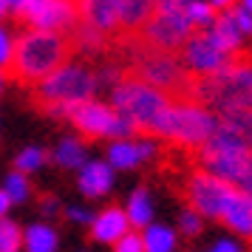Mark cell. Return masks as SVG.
<instances>
[{"instance_id":"cell-1","label":"cell","mask_w":252,"mask_h":252,"mask_svg":"<svg viewBox=\"0 0 252 252\" xmlns=\"http://www.w3.org/2000/svg\"><path fill=\"white\" fill-rule=\"evenodd\" d=\"M74 57V43L71 34L57 32H23L12 48V60L3 68V77L23 88H37L46 82L51 74L71 65Z\"/></svg>"},{"instance_id":"cell-2","label":"cell","mask_w":252,"mask_h":252,"mask_svg":"<svg viewBox=\"0 0 252 252\" xmlns=\"http://www.w3.org/2000/svg\"><path fill=\"white\" fill-rule=\"evenodd\" d=\"M94 94H96V77L85 65L71 63L57 74H51L46 82H40L37 88H32V105L40 114L68 119L77 105L91 102Z\"/></svg>"},{"instance_id":"cell-3","label":"cell","mask_w":252,"mask_h":252,"mask_svg":"<svg viewBox=\"0 0 252 252\" xmlns=\"http://www.w3.org/2000/svg\"><path fill=\"white\" fill-rule=\"evenodd\" d=\"M170 105L173 99L167 94L156 91V88H150V85L133 80V77H125L111 91V108L119 116H125L127 122H133L136 133H148V136H153L161 114Z\"/></svg>"},{"instance_id":"cell-4","label":"cell","mask_w":252,"mask_h":252,"mask_svg":"<svg viewBox=\"0 0 252 252\" xmlns=\"http://www.w3.org/2000/svg\"><path fill=\"white\" fill-rule=\"evenodd\" d=\"M218 127V116L193 102H173L161 114L153 136L176 142L182 148H204Z\"/></svg>"},{"instance_id":"cell-5","label":"cell","mask_w":252,"mask_h":252,"mask_svg":"<svg viewBox=\"0 0 252 252\" xmlns=\"http://www.w3.org/2000/svg\"><path fill=\"white\" fill-rule=\"evenodd\" d=\"M193 34H195V29L187 20L182 3H153V14H150L148 23L139 29L136 37L145 46L156 48V51L173 54Z\"/></svg>"},{"instance_id":"cell-6","label":"cell","mask_w":252,"mask_h":252,"mask_svg":"<svg viewBox=\"0 0 252 252\" xmlns=\"http://www.w3.org/2000/svg\"><path fill=\"white\" fill-rule=\"evenodd\" d=\"M201 167L221 182L241 187L252 176V150L235 145L227 133H221L216 127L213 139L201 148Z\"/></svg>"},{"instance_id":"cell-7","label":"cell","mask_w":252,"mask_h":252,"mask_svg":"<svg viewBox=\"0 0 252 252\" xmlns=\"http://www.w3.org/2000/svg\"><path fill=\"white\" fill-rule=\"evenodd\" d=\"M12 14L20 23L29 26V32H57L71 34L77 26V3L63 0H23L12 3Z\"/></svg>"},{"instance_id":"cell-8","label":"cell","mask_w":252,"mask_h":252,"mask_svg":"<svg viewBox=\"0 0 252 252\" xmlns=\"http://www.w3.org/2000/svg\"><path fill=\"white\" fill-rule=\"evenodd\" d=\"M71 125L80 130L85 139H102V136H111L114 142L119 139H130L136 133L133 122H127L125 116H119L111 108V105H102V102H82L71 111Z\"/></svg>"},{"instance_id":"cell-9","label":"cell","mask_w":252,"mask_h":252,"mask_svg":"<svg viewBox=\"0 0 252 252\" xmlns=\"http://www.w3.org/2000/svg\"><path fill=\"white\" fill-rule=\"evenodd\" d=\"M238 187L221 182L210 173L198 170L190 176V184H187V201H190V210H195L201 218H221L224 216V207H227L229 195L235 193Z\"/></svg>"},{"instance_id":"cell-10","label":"cell","mask_w":252,"mask_h":252,"mask_svg":"<svg viewBox=\"0 0 252 252\" xmlns=\"http://www.w3.org/2000/svg\"><path fill=\"white\" fill-rule=\"evenodd\" d=\"M229 63H232L229 54H224V51L213 43V37L207 34V32H195V34L182 46V65L190 77H195V80L216 77L218 71H224Z\"/></svg>"},{"instance_id":"cell-11","label":"cell","mask_w":252,"mask_h":252,"mask_svg":"<svg viewBox=\"0 0 252 252\" xmlns=\"http://www.w3.org/2000/svg\"><path fill=\"white\" fill-rule=\"evenodd\" d=\"M77 17L82 23L96 29L99 34H116L119 32V6L116 0H91V3H77Z\"/></svg>"},{"instance_id":"cell-12","label":"cell","mask_w":252,"mask_h":252,"mask_svg":"<svg viewBox=\"0 0 252 252\" xmlns=\"http://www.w3.org/2000/svg\"><path fill=\"white\" fill-rule=\"evenodd\" d=\"M130 232V221L122 207H108L91 221V238L102 241V244H116Z\"/></svg>"},{"instance_id":"cell-13","label":"cell","mask_w":252,"mask_h":252,"mask_svg":"<svg viewBox=\"0 0 252 252\" xmlns=\"http://www.w3.org/2000/svg\"><path fill=\"white\" fill-rule=\"evenodd\" d=\"M156 153V145L150 139H142V142H133V139H119L108 148V164L111 167H119V170H130L136 167L139 161L150 159Z\"/></svg>"},{"instance_id":"cell-14","label":"cell","mask_w":252,"mask_h":252,"mask_svg":"<svg viewBox=\"0 0 252 252\" xmlns=\"http://www.w3.org/2000/svg\"><path fill=\"white\" fill-rule=\"evenodd\" d=\"M221 221H224L232 232L252 238V195H247L244 190H235V193L229 195L227 207H224Z\"/></svg>"},{"instance_id":"cell-15","label":"cell","mask_w":252,"mask_h":252,"mask_svg":"<svg viewBox=\"0 0 252 252\" xmlns=\"http://www.w3.org/2000/svg\"><path fill=\"white\" fill-rule=\"evenodd\" d=\"M114 187V167L105 161H91L80 170V190L88 198H99Z\"/></svg>"},{"instance_id":"cell-16","label":"cell","mask_w":252,"mask_h":252,"mask_svg":"<svg viewBox=\"0 0 252 252\" xmlns=\"http://www.w3.org/2000/svg\"><path fill=\"white\" fill-rule=\"evenodd\" d=\"M207 34L213 37V43H216L224 54H232V51L241 46V40H244V34H241V29L235 26V17H232L229 9L216 14V20L207 29Z\"/></svg>"},{"instance_id":"cell-17","label":"cell","mask_w":252,"mask_h":252,"mask_svg":"<svg viewBox=\"0 0 252 252\" xmlns=\"http://www.w3.org/2000/svg\"><path fill=\"white\" fill-rule=\"evenodd\" d=\"M119 6V32H125V37L139 34V29L150 20L153 14V3H145V0H116Z\"/></svg>"},{"instance_id":"cell-18","label":"cell","mask_w":252,"mask_h":252,"mask_svg":"<svg viewBox=\"0 0 252 252\" xmlns=\"http://www.w3.org/2000/svg\"><path fill=\"white\" fill-rule=\"evenodd\" d=\"M218 130L227 133L235 145L252 150V111H238L218 119Z\"/></svg>"},{"instance_id":"cell-19","label":"cell","mask_w":252,"mask_h":252,"mask_svg":"<svg viewBox=\"0 0 252 252\" xmlns=\"http://www.w3.org/2000/svg\"><path fill=\"white\" fill-rule=\"evenodd\" d=\"M125 213H127L130 227L148 229L150 224H153V201H150V195H148V190H145V187H139V190H133V193H130Z\"/></svg>"},{"instance_id":"cell-20","label":"cell","mask_w":252,"mask_h":252,"mask_svg":"<svg viewBox=\"0 0 252 252\" xmlns=\"http://www.w3.org/2000/svg\"><path fill=\"white\" fill-rule=\"evenodd\" d=\"M26 252H57V232L46 224H32L23 232Z\"/></svg>"},{"instance_id":"cell-21","label":"cell","mask_w":252,"mask_h":252,"mask_svg":"<svg viewBox=\"0 0 252 252\" xmlns=\"http://www.w3.org/2000/svg\"><path fill=\"white\" fill-rule=\"evenodd\" d=\"M142 244H145V252H173L176 250V232L170 227H161V224H150L142 232Z\"/></svg>"},{"instance_id":"cell-22","label":"cell","mask_w":252,"mask_h":252,"mask_svg":"<svg viewBox=\"0 0 252 252\" xmlns=\"http://www.w3.org/2000/svg\"><path fill=\"white\" fill-rule=\"evenodd\" d=\"M51 159L60 167H85V145L77 139H63L57 145V150L51 153Z\"/></svg>"},{"instance_id":"cell-23","label":"cell","mask_w":252,"mask_h":252,"mask_svg":"<svg viewBox=\"0 0 252 252\" xmlns=\"http://www.w3.org/2000/svg\"><path fill=\"white\" fill-rule=\"evenodd\" d=\"M23 247V229L12 218H0V252H20Z\"/></svg>"},{"instance_id":"cell-24","label":"cell","mask_w":252,"mask_h":252,"mask_svg":"<svg viewBox=\"0 0 252 252\" xmlns=\"http://www.w3.org/2000/svg\"><path fill=\"white\" fill-rule=\"evenodd\" d=\"M184 14H187V20H190V26L193 29H198V26H213V20H216V9H213V3H182Z\"/></svg>"},{"instance_id":"cell-25","label":"cell","mask_w":252,"mask_h":252,"mask_svg":"<svg viewBox=\"0 0 252 252\" xmlns=\"http://www.w3.org/2000/svg\"><path fill=\"white\" fill-rule=\"evenodd\" d=\"M48 159V153L46 150H40V148H26L20 156H17V161H14V167H17V173H29V170H37L43 161Z\"/></svg>"},{"instance_id":"cell-26","label":"cell","mask_w":252,"mask_h":252,"mask_svg":"<svg viewBox=\"0 0 252 252\" xmlns=\"http://www.w3.org/2000/svg\"><path fill=\"white\" fill-rule=\"evenodd\" d=\"M6 195H9V201H26L29 198V182H26L23 173L12 170L6 176Z\"/></svg>"},{"instance_id":"cell-27","label":"cell","mask_w":252,"mask_h":252,"mask_svg":"<svg viewBox=\"0 0 252 252\" xmlns=\"http://www.w3.org/2000/svg\"><path fill=\"white\" fill-rule=\"evenodd\" d=\"M179 229H182L184 235H198L201 232V216L187 207L182 216H179Z\"/></svg>"},{"instance_id":"cell-28","label":"cell","mask_w":252,"mask_h":252,"mask_svg":"<svg viewBox=\"0 0 252 252\" xmlns=\"http://www.w3.org/2000/svg\"><path fill=\"white\" fill-rule=\"evenodd\" d=\"M114 252H145L142 235H136V232H127L122 241H116V244H114Z\"/></svg>"},{"instance_id":"cell-29","label":"cell","mask_w":252,"mask_h":252,"mask_svg":"<svg viewBox=\"0 0 252 252\" xmlns=\"http://www.w3.org/2000/svg\"><path fill=\"white\" fill-rule=\"evenodd\" d=\"M229 12H232V17H235V26L241 29V34H244V37L252 34V14L247 12V9H244L241 3H238V6H232Z\"/></svg>"},{"instance_id":"cell-30","label":"cell","mask_w":252,"mask_h":252,"mask_svg":"<svg viewBox=\"0 0 252 252\" xmlns=\"http://www.w3.org/2000/svg\"><path fill=\"white\" fill-rule=\"evenodd\" d=\"M12 48H14L12 37H9V32L0 26V71L9 65V60H12Z\"/></svg>"},{"instance_id":"cell-31","label":"cell","mask_w":252,"mask_h":252,"mask_svg":"<svg viewBox=\"0 0 252 252\" xmlns=\"http://www.w3.org/2000/svg\"><path fill=\"white\" fill-rule=\"evenodd\" d=\"M210 252H241V247L235 244V241H218Z\"/></svg>"},{"instance_id":"cell-32","label":"cell","mask_w":252,"mask_h":252,"mask_svg":"<svg viewBox=\"0 0 252 252\" xmlns=\"http://www.w3.org/2000/svg\"><path fill=\"white\" fill-rule=\"evenodd\" d=\"M68 216L74 218V221H94V216L88 213V210H80V207H74V210H68Z\"/></svg>"},{"instance_id":"cell-33","label":"cell","mask_w":252,"mask_h":252,"mask_svg":"<svg viewBox=\"0 0 252 252\" xmlns=\"http://www.w3.org/2000/svg\"><path fill=\"white\" fill-rule=\"evenodd\" d=\"M9 204H12V201H9V195H6V190H0V218H3L6 213H9Z\"/></svg>"},{"instance_id":"cell-34","label":"cell","mask_w":252,"mask_h":252,"mask_svg":"<svg viewBox=\"0 0 252 252\" xmlns=\"http://www.w3.org/2000/svg\"><path fill=\"white\" fill-rule=\"evenodd\" d=\"M43 207H46V216H51V210H57V201L54 198H43Z\"/></svg>"},{"instance_id":"cell-35","label":"cell","mask_w":252,"mask_h":252,"mask_svg":"<svg viewBox=\"0 0 252 252\" xmlns=\"http://www.w3.org/2000/svg\"><path fill=\"white\" fill-rule=\"evenodd\" d=\"M238 190H244V193H247V195H252V176H250V179H247V182H244V184H241Z\"/></svg>"},{"instance_id":"cell-36","label":"cell","mask_w":252,"mask_h":252,"mask_svg":"<svg viewBox=\"0 0 252 252\" xmlns=\"http://www.w3.org/2000/svg\"><path fill=\"white\" fill-rule=\"evenodd\" d=\"M9 12H12V3H0V17L9 14Z\"/></svg>"},{"instance_id":"cell-37","label":"cell","mask_w":252,"mask_h":252,"mask_svg":"<svg viewBox=\"0 0 252 252\" xmlns=\"http://www.w3.org/2000/svg\"><path fill=\"white\" fill-rule=\"evenodd\" d=\"M241 6H244V9H247V12L252 14V0H244V3H241Z\"/></svg>"},{"instance_id":"cell-38","label":"cell","mask_w":252,"mask_h":252,"mask_svg":"<svg viewBox=\"0 0 252 252\" xmlns=\"http://www.w3.org/2000/svg\"><path fill=\"white\" fill-rule=\"evenodd\" d=\"M0 85H3V71H0Z\"/></svg>"}]
</instances>
